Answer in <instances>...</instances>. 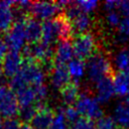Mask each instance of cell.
<instances>
[{
	"label": "cell",
	"instance_id": "6da1fadb",
	"mask_svg": "<svg viewBox=\"0 0 129 129\" xmlns=\"http://www.w3.org/2000/svg\"><path fill=\"white\" fill-rule=\"evenodd\" d=\"M14 83L21 88L24 87H37L44 85L45 73L42 67L33 60H25L19 73L13 77Z\"/></svg>",
	"mask_w": 129,
	"mask_h": 129
},
{
	"label": "cell",
	"instance_id": "7a4b0ae2",
	"mask_svg": "<svg viewBox=\"0 0 129 129\" xmlns=\"http://www.w3.org/2000/svg\"><path fill=\"white\" fill-rule=\"evenodd\" d=\"M86 73L88 79L95 84L106 77H114L113 68L109 58L104 53L98 51L87 60Z\"/></svg>",
	"mask_w": 129,
	"mask_h": 129
},
{
	"label": "cell",
	"instance_id": "3957f363",
	"mask_svg": "<svg viewBox=\"0 0 129 129\" xmlns=\"http://www.w3.org/2000/svg\"><path fill=\"white\" fill-rule=\"evenodd\" d=\"M23 54L27 60H33L40 64H53V50L50 45L42 41L29 43L23 48Z\"/></svg>",
	"mask_w": 129,
	"mask_h": 129
},
{
	"label": "cell",
	"instance_id": "277c9868",
	"mask_svg": "<svg viewBox=\"0 0 129 129\" xmlns=\"http://www.w3.org/2000/svg\"><path fill=\"white\" fill-rule=\"evenodd\" d=\"M100 104L101 103L96 98L87 93H83L80 95L76 103V109L82 117H86L91 120H98L103 116V110Z\"/></svg>",
	"mask_w": 129,
	"mask_h": 129
},
{
	"label": "cell",
	"instance_id": "5b68a950",
	"mask_svg": "<svg viewBox=\"0 0 129 129\" xmlns=\"http://www.w3.org/2000/svg\"><path fill=\"white\" fill-rule=\"evenodd\" d=\"M73 47L75 55L79 59H89L97 48V42L94 35L90 32L78 34L73 40Z\"/></svg>",
	"mask_w": 129,
	"mask_h": 129
},
{
	"label": "cell",
	"instance_id": "8992f818",
	"mask_svg": "<svg viewBox=\"0 0 129 129\" xmlns=\"http://www.w3.org/2000/svg\"><path fill=\"white\" fill-rule=\"evenodd\" d=\"M19 110V104L14 92L11 89L0 86V116L11 119L18 115Z\"/></svg>",
	"mask_w": 129,
	"mask_h": 129
},
{
	"label": "cell",
	"instance_id": "52a82bcc",
	"mask_svg": "<svg viewBox=\"0 0 129 129\" xmlns=\"http://www.w3.org/2000/svg\"><path fill=\"white\" fill-rule=\"evenodd\" d=\"M25 22L26 21H15L12 28L7 32L5 36V43L10 51L19 52L25 45L26 34H25Z\"/></svg>",
	"mask_w": 129,
	"mask_h": 129
},
{
	"label": "cell",
	"instance_id": "ba28073f",
	"mask_svg": "<svg viewBox=\"0 0 129 129\" xmlns=\"http://www.w3.org/2000/svg\"><path fill=\"white\" fill-rule=\"evenodd\" d=\"M30 13L32 14L33 18L39 20L47 21L51 20L54 15L60 11L55 2H46V1H38V2H33L30 7Z\"/></svg>",
	"mask_w": 129,
	"mask_h": 129
},
{
	"label": "cell",
	"instance_id": "9c48e42d",
	"mask_svg": "<svg viewBox=\"0 0 129 129\" xmlns=\"http://www.w3.org/2000/svg\"><path fill=\"white\" fill-rule=\"evenodd\" d=\"M75 55L73 43L69 40H59L53 50V64L67 66Z\"/></svg>",
	"mask_w": 129,
	"mask_h": 129
},
{
	"label": "cell",
	"instance_id": "30bf717a",
	"mask_svg": "<svg viewBox=\"0 0 129 129\" xmlns=\"http://www.w3.org/2000/svg\"><path fill=\"white\" fill-rule=\"evenodd\" d=\"M22 64L23 60L21 54L17 51H9L2 62L4 76L7 78H13L19 73Z\"/></svg>",
	"mask_w": 129,
	"mask_h": 129
},
{
	"label": "cell",
	"instance_id": "8fae6325",
	"mask_svg": "<svg viewBox=\"0 0 129 129\" xmlns=\"http://www.w3.org/2000/svg\"><path fill=\"white\" fill-rule=\"evenodd\" d=\"M54 114L52 110L46 106L37 105V112L31 121L33 129H50Z\"/></svg>",
	"mask_w": 129,
	"mask_h": 129
},
{
	"label": "cell",
	"instance_id": "7c38bea8",
	"mask_svg": "<svg viewBox=\"0 0 129 129\" xmlns=\"http://www.w3.org/2000/svg\"><path fill=\"white\" fill-rule=\"evenodd\" d=\"M113 78L114 77H106L96 83V99L100 103L109 102L116 94Z\"/></svg>",
	"mask_w": 129,
	"mask_h": 129
},
{
	"label": "cell",
	"instance_id": "4fadbf2b",
	"mask_svg": "<svg viewBox=\"0 0 129 129\" xmlns=\"http://www.w3.org/2000/svg\"><path fill=\"white\" fill-rule=\"evenodd\" d=\"M49 80L51 85L55 89L61 90L64 86L71 83V75L68 70V66L53 64L52 69L49 71Z\"/></svg>",
	"mask_w": 129,
	"mask_h": 129
},
{
	"label": "cell",
	"instance_id": "5bb4252c",
	"mask_svg": "<svg viewBox=\"0 0 129 129\" xmlns=\"http://www.w3.org/2000/svg\"><path fill=\"white\" fill-rule=\"evenodd\" d=\"M15 5L13 1H1L0 2V32H8L14 21V12L12 6Z\"/></svg>",
	"mask_w": 129,
	"mask_h": 129
},
{
	"label": "cell",
	"instance_id": "9a60e30c",
	"mask_svg": "<svg viewBox=\"0 0 129 129\" xmlns=\"http://www.w3.org/2000/svg\"><path fill=\"white\" fill-rule=\"evenodd\" d=\"M25 34L29 43L38 42L42 36V24L35 18H28L25 22Z\"/></svg>",
	"mask_w": 129,
	"mask_h": 129
},
{
	"label": "cell",
	"instance_id": "2e32d148",
	"mask_svg": "<svg viewBox=\"0 0 129 129\" xmlns=\"http://www.w3.org/2000/svg\"><path fill=\"white\" fill-rule=\"evenodd\" d=\"M59 38L57 26L54 22V19L44 21L42 23V36L41 41L47 45H52L56 39Z\"/></svg>",
	"mask_w": 129,
	"mask_h": 129
},
{
	"label": "cell",
	"instance_id": "e0dca14e",
	"mask_svg": "<svg viewBox=\"0 0 129 129\" xmlns=\"http://www.w3.org/2000/svg\"><path fill=\"white\" fill-rule=\"evenodd\" d=\"M54 22L57 26L59 39L60 40H69L74 33L72 22L69 20V18L64 15V13H61L54 18Z\"/></svg>",
	"mask_w": 129,
	"mask_h": 129
},
{
	"label": "cell",
	"instance_id": "ac0fdd59",
	"mask_svg": "<svg viewBox=\"0 0 129 129\" xmlns=\"http://www.w3.org/2000/svg\"><path fill=\"white\" fill-rule=\"evenodd\" d=\"M71 22H72L73 30L79 34L88 33L93 24L92 18L89 16V14L84 12L79 13Z\"/></svg>",
	"mask_w": 129,
	"mask_h": 129
},
{
	"label": "cell",
	"instance_id": "d6986e66",
	"mask_svg": "<svg viewBox=\"0 0 129 129\" xmlns=\"http://www.w3.org/2000/svg\"><path fill=\"white\" fill-rule=\"evenodd\" d=\"M115 92L120 97L129 96V73L119 72L113 78Z\"/></svg>",
	"mask_w": 129,
	"mask_h": 129
},
{
	"label": "cell",
	"instance_id": "ffe728a7",
	"mask_svg": "<svg viewBox=\"0 0 129 129\" xmlns=\"http://www.w3.org/2000/svg\"><path fill=\"white\" fill-rule=\"evenodd\" d=\"M16 98L20 108L35 106L34 103H37L35 91L33 87H25L18 92H16Z\"/></svg>",
	"mask_w": 129,
	"mask_h": 129
},
{
	"label": "cell",
	"instance_id": "44dd1931",
	"mask_svg": "<svg viewBox=\"0 0 129 129\" xmlns=\"http://www.w3.org/2000/svg\"><path fill=\"white\" fill-rule=\"evenodd\" d=\"M60 96L63 101V103L67 106H72L73 104H76L79 97V86L77 83H70L67 86H64L60 90Z\"/></svg>",
	"mask_w": 129,
	"mask_h": 129
},
{
	"label": "cell",
	"instance_id": "7402d4cb",
	"mask_svg": "<svg viewBox=\"0 0 129 129\" xmlns=\"http://www.w3.org/2000/svg\"><path fill=\"white\" fill-rule=\"evenodd\" d=\"M114 119L122 129H129V109L123 103H119L114 111Z\"/></svg>",
	"mask_w": 129,
	"mask_h": 129
},
{
	"label": "cell",
	"instance_id": "603a6c76",
	"mask_svg": "<svg viewBox=\"0 0 129 129\" xmlns=\"http://www.w3.org/2000/svg\"><path fill=\"white\" fill-rule=\"evenodd\" d=\"M68 70L71 78H73L75 81H79L84 77L86 73V63L84 62V60L76 57L68 63Z\"/></svg>",
	"mask_w": 129,
	"mask_h": 129
},
{
	"label": "cell",
	"instance_id": "cb8c5ba5",
	"mask_svg": "<svg viewBox=\"0 0 129 129\" xmlns=\"http://www.w3.org/2000/svg\"><path fill=\"white\" fill-rule=\"evenodd\" d=\"M114 63L119 72L129 73V48L123 47L117 51L114 57Z\"/></svg>",
	"mask_w": 129,
	"mask_h": 129
},
{
	"label": "cell",
	"instance_id": "d4e9b609",
	"mask_svg": "<svg viewBox=\"0 0 129 129\" xmlns=\"http://www.w3.org/2000/svg\"><path fill=\"white\" fill-rule=\"evenodd\" d=\"M96 129H117V122L111 116H102L95 123Z\"/></svg>",
	"mask_w": 129,
	"mask_h": 129
},
{
	"label": "cell",
	"instance_id": "484cf974",
	"mask_svg": "<svg viewBox=\"0 0 129 129\" xmlns=\"http://www.w3.org/2000/svg\"><path fill=\"white\" fill-rule=\"evenodd\" d=\"M37 112V105L36 106H29V107H23L20 108L19 110V119L23 122H25V124L27 122H31L32 119L34 118L35 114Z\"/></svg>",
	"mask_w": 129,
	"mask_h": 129
},
{
	"label": "cell",
	"instance_id": "4316f807",
	"mask_svg": "<svg viewBox=\"0 0 129 129\" xmlns=\"http://www.w3.org/2000/svg\"><path fill=\"white\" fill-rule=\"evenodd\" d=\"M71 129H96L93 120L86 117H79V119L71 125Z\"/></svg>",
	"mask_w": 129,
	"mask_h": 129
},
{
	"label": "cell",
	"instance_id": "83f0119b",
	"mask_svg": "<svg viewBox=\"0 0 129 129\" xmlns=\"http://www.w3.org/2000/svg\"><path fill=\"white\" fill-rule=\"evenodd\" d=\"M75 3L80 8V10L82 12L87 13V14L93 12L99 6V3L97 1H93V0H80V1H77Z\"/></svg>",
	"mask_w": 129,
	"mask_h": 129
},
{
	"label": "cell",
	"instance_id": "f1b7e54d",
	"mask_svg": "<svg viewBox=\"0 0 129 129\" xmlns=\"http://www.w3.org/2000/svg\"><path fill=\"white\" fill-rule=\"evenodd\" d=\"M60 112L63 114L64 118L67 119V121L69 123H71V125L76 122L78 119H79V112L77 111L76 107H73V106H66L63 108H60L59 109Z\"/></svg>",
	"mask_w": 129,
	"mask_h": 129
},
{
	"label": "cell",
	"instance_id": "f546056e",
	"mask_svg": "<svg viewBox=\"0 0 129 129\" xmlns=\"http://www.w3.org/2000/svg\"><path fill=\"white\" fill-rule=\"evenodd\" d=\"M68 128H69V122L67 121L60 110H58L57 113L54 115L50 129H68Z\"/></svg>",
	"mask_w": 129,
	"mask_h": 129
},
{
	"label": "cell",
	"instance_id": "4dcf8cb0",
	"mask_svg": "<svg viewBox=\"0 0 129 129\" xmlns=\"http://www.w3.org/2000/svg\"><path fill=\"white\" fill-rule=\"evenodd\" d=\"M118 31H119L120 40L124 41L125 39L129 38V16L122 18V21L118 27Z\"/></svg>",
	"mask_w": 129,
	"mask_h": 129
},
{
	"label": "cell",
	"instance_id": "1f68e13d",
	"mask_svg": "<svg viewBox=\"0 0 129 129\" xmlns=\"http://www.w3.org/2000/svg\"><path fill=\"white\" fill-rule=\"evenodd\" d=\"M106 21H107L108 25H110L111 27H119V25L122 21L121 14L118 11L108 12L106 15Z\"/></svg>",
	"mask_w": 129,
	"mask_h": 129
},
{
	"label": "cell",
	"instance_id": "d6a6232c",
	"mask_svg": "<svg viewBox=\"0 0 129 129\" xmlns=\"http://www.w3.org/2000/svg\"><path fill=\"white\" fill-rule=\"evenodd\" d=\"M34 91H35V95H36V99H37V104L39 105L47 96V89L44 85H40L37 87H33Z\"/></svg>",
	"mask_w": 129,
	"mask_h": 129
},
{
	"label": "cell",
	"instance_id": "836d02e7",
	"mask_svg": "<svg viewBox=\"0 0 129 129\" xmlns=\"http://www.w3.org/2000/svg\"><path fill=\"white\" fill-rule=\"evenodd\" d=\"M22 124L20 123V120L11 118V119H6L3 123V129H21Z\"/></svg>",
	"mask_w": 129,
	"mask_h": 129
},
{
	"label": "cell",
	"instance_id": "e575fe53",
	"mask_svg": "<svg viewBox=\"0 0 129 129\" xmlns=\"http://www.w3.org/2000/svg\"><path fill=\"white\" fill-rule=\"evenodd\" d=\"M117 11L124 17L129 16V0L117 1Z\"/></svg>",
	"mask_w": 129,
	"mask_h": 129
},
{
	"label": "cell",
	"instance_id": "d590c367",
	"mask_svg": "<svg viewBox=\"0 0 129 129\" xmlns=\"http://www.w3.org/2000/svg\"><path fill=\"white\" fill-rule=\"evenodd\" d=\"M103 8L107 13L111 11H117V1H112V0L105 1L103 3Z\"/></svg>",
	"mask_w": 129,
	"mask_h": 129
},
{
	"label": "cell",
	"instance_id": "8d00e7d4",
	"mask_svg": "<svg viewBox=\"0 0 129 129\" xmlns=\"http://www.w3.org/2000/svg\"><path fill=\"white\" fill-rule=\"evenodd\" d=\"M7 49H8V47H7L6 43H5V41L2 40V39H0V60L1 59H4V57L8 53L7 52Z\"/></svg>",
	"mask_w": 129,
	"mask_h": 129
},
{
	"label": "cell",
	"instance_id": "74e56055",
	"mask_svg": "<svg viewBox=\"0 0 129 129\" xmlns=\"http://www.w3.org/2000/svg\"><path fill=\"white\" fill-rule=\"evenodd\" d=\"M4 72H3V67H2V63L0 62V86H2V83L4 81Z\"/></svg>",
	"mask_w": 129,
	"mask_h": 129
},
{
	"label": "cell",
	"instance_id": "f35d334b",
	"mask_svg": "<svg viewBox=\"0 0 129 129\" xmlns=\"http://www.w3.org/2000/svg\"><path fill=\"white\" fill-rule=\"evenodd\" d=\"M21 129H33V127L31 125H29V124H23Z\"/></svg>",
	"mask_w": 129,
	"mask_h": 129
},
{
	"label": "cell",
	"instance_id": "ab89813d",
	"mask_svg": "<svg viewBox=\"0 0 129 129\" xmlns=\"http://www.w3.org/2000/svg\"><path fill=\"white\" fill-rule=\"evenodd\" d=\"M124 104L126 105V107L129 109V96L128 97H126V99H125V101H124Z\"/></svg>",
	"mask_w": 129,
	"mask_h": 129
},
{
	"label": "cell",
	"instance_id": "60d3db41",
	"mask_svg": "<svg viewBox=\"0 0 129 129\" xmlns=\"http://www.w3.org/2000/svg\"><path fill=\"white\" fill-rule=\"evenodd\" d=\"M1 117V116H0ZM0 129H3V123L1 122V118H0Z\"/></svg>",
	"mask_w": 129,
	"mask_h": 129
}]
</instances>
